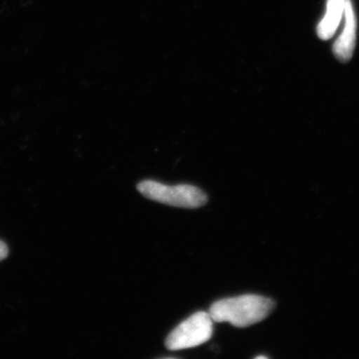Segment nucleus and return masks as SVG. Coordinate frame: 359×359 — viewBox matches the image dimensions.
I'll return each instance as SVG.
<instances>
[{"label": "nucleus", "instance_id": "f257e3e1", "mask_svg": "<svg viewBox=\"0 0 359 359\" xmlns=\"http://www.w3.org/2000/svg\"><path fill=\"white\" fill-rule=\"evenodd\" d=\"M275 302L257 294H244L219 299L210 308L212 321L229 323L236 327H248L268 318Z\"/></svg>", "mask_w": 359, "mask_h": 359}, {"label": "nucleus", "instance_id": "f03ea898", "mask_svg": "<svg viewBox=\"0 0 359 359\" xmlns=\"http://www.w3.org/2000/svg\"><path fill=\"white\" fill-rule=\"evenodd\" d=\"M137 189L148 199L174 207L196 209L208 202V196L201 189L192 185L167 186L146 180L139 183Z\"/></svg>", "mask_w": 359, "mask_h": 359}, {"label": "nucleus", "instance_id": "7ed1b4c3", "mask_svg": "<svg viewBox=\"0 0 359 359\" xmlns=\"http://www.w3.org/2000/svg\"><path fill=\"white\" fill-rule=\"evenodd\" d=\"M212 335V320L209 313L198 311L168 335L166 347L169 351L192 348L205 344Z\"/></svg>", "mask_w": 359, "mask_h": 359}, {"label": "nucleus", "instance_id": "20e7f679", "mask_svg": "<svg viewBox=\"0 0 359 359\" xmlns=\"http://www.w3.org/2000/svg\"><path fill=\"white\" fill-rule=\"evenodd\" d=\"M346 26L344 32L335 42L334 51L335 56L341 61L349 60L353 57L356 39V20L351 0H346Z\"/></svg>", "mask_w": 359, "mask_h": 359}, {"label": "nucleus", "instance_id": "39448f33", "mask_svg": "<svg viewBox=\"0 0 359 359\" xmlns=\"http://www.w3.org/2000/svg\"><path fill=\"white\" fill-rule=\"evenodd\" d=\"M344 6L346 0H327V14L318 27V34L321 39L327 40L334 36L341 20Z\"/></svg>", "mask_w": 359, "mask_h": 359}, {"label": "nucleus", "instance_id": "423d86ee", "mask_svg": "<svg viewBox=\"0 0 359 359\" xmlns=\"http://www.w3.org/2000/svg\"><path fill=\"white\" fill-rule=\"evenodd\" d=\"M8 256V247L4 242L0 241V261Z\"/></svg>", "mask_w": 359, "mask_h": 359}]
</instances>
